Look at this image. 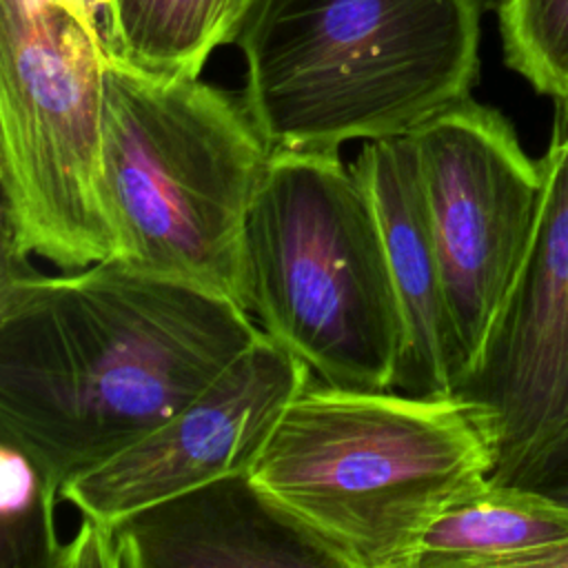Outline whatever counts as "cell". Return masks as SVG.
Instances as JSON below:
<instances>
[{
    "label": "cell",
    "instance_id": "obj_10",
    "mask_svg": "<svg viewBox=\"0 0 568 568\" xmlns=\"http://www.w3.org/2000/svg\"><path fill=\"white\" fill-rule=\"evenodd\" d=\"M344 568L251 479L233 473L189 488L113 524L82 521L60 568Z\"/></svg>",
    "mask_w": 568,
    "mask_h": 568
},
{
    "label": "cell",
    "instance_id": "obj_12",
    "mask_svg": "<svg viewBox=\"0 0 568 568\" xmlns=\"http://www.w3.org/2000/svg\"><path fill=\"white\" fill-rule=\"evenodd\" d=\"M564 539L566 504L488 477L430 524L413 568H519L530 552Z\"/></svg>",
    "mask_w": 568,
    "mask_h": 568
},
{
    "label": "cell",
    "instance_id": "obj_2",
    "mask_svg": "<svg viewBox=\"0 0 568 568\" xmlns=\"http://www.w3.org/2000/svg\"><path fill=\"white\" fill-rule=\"evenodd\" d=\"M497 453V417L477 399L313 375L248 473L344 568H413L430 524L493 475Z\"/></svg>",
    "mask_w": 568,
    "mask_h": 568
},
{
    "label": "cell",
    "instance_id": "obj_16",
    "mask_svg": "<svg viewBox=\"0 0 568 568\" xmlns=\"http://www.w3.org/2000/svg\"><path fill=\"white\" fill-rule=\"evenodd\" d=\"M60 2L104 38L106 20H109V0H60Z\"/></svg>",
    "mask_w": 568,
    "mask_h": 568
},
{
    "label": "cell",
    "instance_id": "obj_9",
    "mask_svg": "<svg viewBox=\"0 0 568 568\" xmlns=\"http://www.w3.org/2000/svg\"><path fill=\"white\" fill-rule=\"evenodd\" d=\"M313 371L262 328L186 406L158 428L71 477L60 501L82 521L113 524L224 475L246 473Z\"/></svg>",
    "mask_w": 568,
    "mask_h": 568
},
{
    "label": "cell",
    "instance_id": "obj_6",
    "mask_svg": "<svg viewBox=\"0 0 568 568\" xmlns=\"http://www.w3.org/2000/svg\"><path fill=\"white\" fill-rule=\"evenodd\" d=\"M104 38L60 0H0L2 248L118 257L104 195Z\"/></svg>",
    "mask_w": 568,
    "mask_h": 568
},
{
    "label": "cell",
    "instance_id": "obj_5",
    "mask_svg": "<svg viewBox=\"0 0 568 568\" xmlns=\"http://www.w3.org/2000/svg\"><path fill=\"white\" fill-rule=\"evenodd\" d=\"M244 308L320 379L395 386L402 322L382 229L339 153H271L244 229Z\"/></svg>",
    "mask_w": 568,
    "mask_h": 568
},
{
    "label": "cell",
    "instance_id": "obj_18",
    "mask_svg": "<svg viewBox=\"0 0 568 568\" xmlns=\"http://www.w3.org/2000/svg\"><path fill=\"white\" fill-rule=\"evenodd\" d=\"M537 490H541L568 506V459H564L557 468H552L546 475V479L537 486Z\"/></svg>",
    "mask_w": 568,
    "mask_h": 568
},
{
    "label": "cell",
    "instance_id": "obj_4",
    "mask_svg": "<svg viewBox=\"0 0 568 568\" xmlns=\"http://www.w3.org/2000/svg\"><path fill=\"white\" fill-rule=\"evenodd\" d=\"M271 153L242 98L109 55L104 195L124 262L244 306V229Z\"/></svg>",
    "mask_w": 568,
    "mask_h": 568
},
{
    "label": "cell",
    "instance_id": "obj_1",
    "mask_svg": "<svg viewBox=\"0 0 568 568\" xmlns=\"http://www.w3.org/2000/svg\"><path fill=\"white\" fill-rule=\"evenodd\" d=\"M257 333L237 302L122 257L44 275L2 248L0 430L62 488L175 415Z\"/></svg>",
    "mask_w": 568,
    "mask_h": 568
},
{
    "label": "cell",
    "instance_id": "obj_3",
    "mask_svg": "<svg viewBox=\"0 0 568 568\" xmlns=\"http://www.w3.org/2000/svg\"><path fill=\"white\" fill-rule=\"evenodd\" d=\"M479 0H251L242 102L273 151L339 153L470 98Z\"/></svg>",
    "mask_w": 568,
    "mask_h": 568
},
{
    "label": "cell",
    "instance_id": "obj_15",
    "mask_svg": "<svg viewBox=\"0 0 568 568\" xmlns=\"http://www.w3.org/2000/svg\"><path fill=\"white\" fill-rule=\"evenodd\" d=\"M506 64L537 93L568 95V0H501Z\"/></svg>",
    "mask_w": 568,
    "mask_h": 568
},
{
    "label": "cell",
    "instance_id": "obj_11",
    "mask_svg": "<svg viewBox=\"0 0 568 568\" xmlns=\"http://www.w3.org/2000/svg\"><path fill=\"white\" fill-rule=\"evenodd\" d=\"M353 169L375 206L399 308L395 390L457 395L464 359L450 322L410 135L364 142Z\"/></svg>",
    "mask_w": 568,
    "mask_h": 568
},
{
    "label": "cell",
    "instance_id": "obj_7",
    "mask_svg": "<svg viewBox=\"0 0 568 568\" xmlns=\"http://www.w3.org/2000/svg\"><path fill=\"white\" fill-rule=\"evenodd\" d=\"M408 135L466 379L521 264L541 197V164L497 109L473 98Z\"/></svg>",
    "mask_w": 568,
    "mask_h": 568
},
{
    "label": "cell",
    "instance_id": "obj_14",
    "mask_svg": "<svg viewBox=\"0 0 568 568\" xmlns=\"http://www.w3.org/2000/svg\"><path fill=\"white\" fill-rule=\"evenodd\" d=\"M60 484L9 433L0 430V568H60L55 532Z\"/></svg>",
    "mask_w": 568,
    "mask_h": 568
},
{
    "label": "cell",
    "instance_id": "obj_8",
    "mask_svg": "<svg viewBox=\"0 0 568 568\" xmlns=\"http://www.w3.org/2000/svg\"><path fill=\"white\" fill-rule=\"evenodd\" d=\"M535 224L486 346L457 395L499 428L493 481L537 488L568 459V95L555 98Z\"/></svg>",
    "mask_w": 568,
    "mask_h": 568
},
{
    "label": "cell",
    "instance_id": "obj_17",
    "mask_svg": "<svg viewBox=\"0 0 568 568\" xmlns=\"http://www.w3.org/2000/svg\"><path fill=\"white\" fill-rule=\"evenodd\" d=\"M519 568H568V539L530 552Z\"/></svg>",
    "mask_w": 568,
    "mask_h": 568
},
{
    "label": "cell",
    "instance_id": "obj_13",
    "mask_svg": "<svg viewBox=\"0 0 568 568\" xmlns=\"http://www.w3.org/2000/svg\"><path fill=\"white\" fill-rule=\"evenodd\" d=\"M251 0H109V55L162 78H200L209 55L235 42Z\"/></svg>",
    "mask_w": 568,
    "mask_h": 568
}]
</instances>
